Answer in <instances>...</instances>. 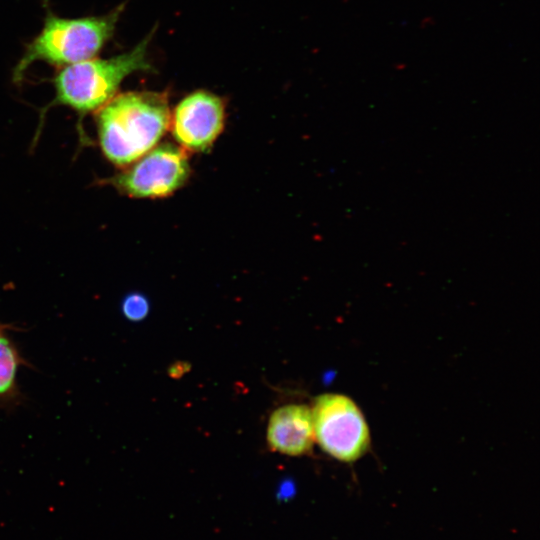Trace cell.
I'll return each mask as SVG.
<instances>
[{
  "label": "cell",
  "instance_id": "ba28073f",
  "mask_svg": "<svg viewBox=\"0 0 540 540\" xmlns=\"http://www.w3.org/2000/svg\"><path fill=\"white\" fill-rule=\"evenodd\" d=\"M10 326L0 322V403L17 402L20 392L17 383L19 369L27 365L9 335Z\"/></svg>",
  "mask_w": 540,
  "mask_h": 540
},
{
  "label": "cell",
  "instance_id": "5b68a950",
  "mask_svg": "<svg viewBox=\"0 0 540 540\" xmlns=\"http://www.w3.org/2000/svg\"><path fill=\"white\" fill-rule=\"evenodd\" d=\"M189 175L187 151L172 143H163L101 183L131 198L155 199L180 189Z\"/></svg>",
  "mask_w": 540,
  "mask_h": 540
},
{
  "label": "cell",
  "instance_id": "6da1fadb",
  "mask_svg": "<svg viewBox=\"0 0 540 540\" xmlns=\"http://www.w3.org/2000/svg\"><path fill=\"white\" fill-rule=\"evenodd\" d=\"M94 114L101 151L119 168L157 146L171 117L167 95L153 91L118 93Z\"/></svg>",
  "mask_w": 540,
  "mask_h": 540
},
{
  "label": "cell",
  "instance_id": "52a82bcc",
  "mask_svg": "<svg viewBox=\"0 0 540 540\" xmlns=\"http://www.w3.org/2000/svg\"><path fill=\"white\" fill-rule=\"evenodd\" d=\"M314 441L312 412L306 405H285L271 414L267 429V442L271 450L301 456L312 450Z\"/></svg>",
  "mask_w": 540,
  "mask_h": 540
},
{
  "label": "cell",
  "instance_id": "3957f363",
  "mask_svg": "<svg viewBox=\"0 0 540 540\" xmlns=\"http://www.w3.org/2000/svg\"><path fill=\"white\" fill-rule=\"evenodd\" d=\"M151 31L132 49L109 58H90L58 69L52 78L54 98L43 111L60 105L79 115L95 113L115 95L122 82L136 72H149L153 67L148 59Z\"/></svg>",
  "mask_w": 540,
  "mask_h": 540
},
{
  "label": "cell",
  "instance_id": "9c48e42d",
  "mask_svg": "<svg viewBox=\"0 0 540 540\" xmlns=\"http://www.w3.org/2000/svg\"><path fill=\"white\" fill-rule=\"evenodd\" d=\"M121 310L126 319L134 322L141 321L149 312L148 299L140 293H130L123 298Z\"/></svg>",
  "mask_w": 540,
  "mask_h": 540
},
{
  "label": "cell",
  "instance_id": "277c9868",
  "mask_svg": "<svg viewBox=\"0 0 540 540\" xmlns=\"http://www.w3.org/2000/svg\"><path fill=\"white\" fill-rule=\"evenodd\" d=\"M315 440L323 451L342 462H354L370 447L364 415L349 397L327 393L317 396L311 409Z\"/></svg>",
  "mask_w": 540,
  "mask_h": 540
},
{
  "label": "cell",
  "instance_id": "7a4b0ae2",
  "mask_svg": "<svg viewBox=\"0 0 540 540\" xmlns=\"http://www.w3.org/2000/svg\"><path fill=\"white\" fill-rule=\"evenodd\" d=\"M125 5L103 15L65 18L47 9L39 33L25 46L13 68V82L21 84L34 62L60 69L96 57L113 37Z\"/></svg>",
  "mask_w": 540,
  "mask_h": 540
},
{
  "label": "cell",
  "instance_id": "8992f818",
  "mask_svg": "<svg viewBox=\"0 0 540 540\" xmlns=\"http://www.w3.org/2000/svg\"><path fill=\"white\" fill-rule=\"evenodd\" d=\"M225 117L222 98L197 90L174 108L169 128L176 142L187 152H206L222 132Z\"/></svg>",
  "mask_w": 540,
  "mask_h": 540
}]
</instances>
